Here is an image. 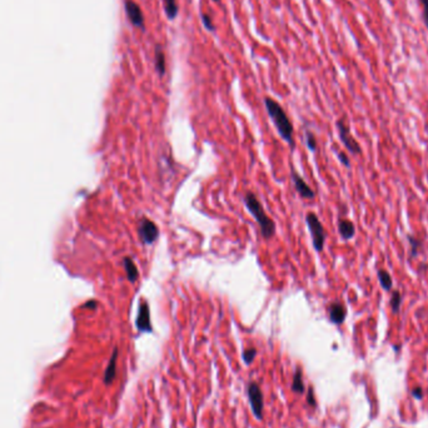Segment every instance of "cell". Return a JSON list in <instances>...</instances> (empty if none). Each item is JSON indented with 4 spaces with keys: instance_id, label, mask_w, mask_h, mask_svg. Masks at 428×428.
Listing matches in <instances>:
<instances>
[{
    "instance_id": "cell-23",
    "label": "cell",
    "mask_w": 428,
    "mask_h": 428,
    "mask_svg": "<svg viewBox=\"0 0 428 428\" xmlns=\"http://www.w3.org/2000/svg\"><path fill=\"white\" fill-rule=\"evenodd\" d=\"M418 3L422 5V17H423V23L428 30V0H418Z\"/></svg>"
},
{
    "instance_id": "cell-20",
    "label": "cell",
    "mask_w": 428,
    "mask_h": 428,
    "mask_svg": "<svg viewBox=\"0 0 428 428\" xmlns=\"http://www.w3.org/2000/svg\"><path fill=\"white\" fill-rule=\"evenodd\" d=\"M255 356H257V350L255 348H248L243 352V361H244L245 365H252V362L254 361Z\"/></svg>"
},
{
    "instance_id": "cell-3",
    "label": "cell",
    "mask_w": 428,
    "mask_h": 428,
    "mask_svg": "<svg viewBox=\"0 0 428 428\" xmlns=\"http://www.w3.org/2000/svg\"><path fill=\"white\" fill-rule=\"evenodd\" d=\"M306 222L307 225H308L309 232H311L314 249H316L317 252H322L325 242L324 227H323V224L321 223V220H319V218L317 217V214H314L313 212H309V213L306 215Z\"/></svg>"
},
{
    "instance_id": "cell-21",
    "label": "cell",
    "mask_w": 428,
    "mask_h": 428,
    "mask_svg": "<svg viewBox=\"0 0 428 428\" xmlns=\"http://www.w3.org/2000/svg\"><path fill=\"white\" fill-rule=\"evenodd\" d=\"M306 144L311 152H316L317 150V139L313 133L309 132V130L306 133Z\"/></svg>"
},
{
    "instance_id": "cell-4",
    "label": "cell",
    "mask_w": 428,
    "mask_h": 428,
    "mask_svg": "<svg viewBox=\"0 0 428 428\" xmlns=\"http://www.w3.org/2000/svg\"><path fill=\"white\" fill-rule=\"evenodd\" d=\"M335 124H337L338 133H339L340 142H342L343 145L347 148L348 152L353 155L361 154V153H362V149H361L357 140H356L355 138H353V135L351 134V129L347 125V123H346L343 119H338Z\"/></svg>"
},
{
    "instance_id": "cell-5",
    "label": "cell",
    "mask_w": 428,
    "mask_h": 428,
    "mask_svg": "<svg viewBox=\"0 0 428 428\" xmlns=\"http://www.w3.org/2000/svg\"><path fill=\"white\" fill-rule=\"evenodd\" d=\"M138 234L144 244H153L159 237V228L153 220L142 218L138 225Z\"/></svg>"
},
{
    "instance_id": "cell-2",
    "label": "cell",
    "mask_w": 428,
    "mask_h": 428,
    "mask_svg": "<svg viewBox=\"0 0 428 428\" xmlns=\"http://www.w3.org/2000/svg\"><path fill=\"white\" fill-rule=\"evenodd\" d=\"M244 204L248 211H249V213L253 215V218L257 220L263 238H265V239H271L274 235V233H276V224H274L273 220L266 214L265 209H263L262 204L258 201L257 197L253 193H250V192H248L244 196Z\"/></svg>"
},
{
    "instance_id": "cell-6",
    "label": "cell",
    "mask_w": 428,
    "mask_h": 428,
    "mask_svg": "<svg viewBox=\"0 0 428 428\" xmlns=\"http://www.w3.org/2000/svg\"><path fill=\"white\" fill-rule=\"evenodd\" d=\"M248 398H249L250 407L258 419H262L263 417V394L261 391L260 386L255 382H250L248 384Z\"/></svg>"
},
{
    "instance_id": "cell-17",
    "label": "cell",
    "mask_w": 428,
    "mask_h": 428,
    "mask_svg": "<svg viewBox=\"0 0 428 428\" xmlns=\"http://www.w3.org/2000/svg\"><path fill=\"white\" fill-rule=\"evenodd\" d=\"M163 7L166 18H168L169 20H174L178 17L179 7L177 0H163Z\"/></svg>"
},
{
    "instance_id": "cell-7",
    "label": "cell",
    "mask_w": 428,
    "mask_h": 428,
    "mask_svg": "<svg viewBox=\"0 0 428 428\" xmlns=\"http://www.w3.org/2000/svg\"><path fill=\"white\" fill-rule=\"evenodd\" d=\"M124 5L127 17L128 19H129V22L132 23V25H134L135 28H139V29L142 30H145L144 14H143L139 5H138L134 0H125Z\"/></svg>"
},
{
    "instance_id": "cell-15",
    "label": "cell",
    "mask_w": 428,
    "mask_h": 428,
    "mask_svg": "<svg viewBox=\"0 0 428 428\" xmlns=\"http://www.w3.org/2000/svg\"><path fill=\"white\" fill-rule=\"evenodd\" d=\"M377 277H378L382 289L386 292H391L392 288H393V279H392L389 272L386 271V269H378L377 271Z\"/></svg>"
},
{
    "instance_id": "cell-19",
    "label": "cell",
    "mask_w": 428,
    "mask_h": 428,
    "mask_svg": "<svg viewBox=\"0 0 428 428\" xmlns=\"http://www.w3.org/2000/svg\"><path fill=\"white\" fill-rule=\"evenodd\" d=\"M292 391L296 392V393L302 394L304 393V383L303 379H302V371L297 370L293 377V383H292Z\"/></svg>"
},
{
    "instance_id": "cell-26",
    "label": "cell",
    "mask_w": 428,
    "mask_h": 428,
    "mask_svg": "<svg viewBox=\"0 0 428 428\" xmlns=\"http://www.w3.org/2000/svg\"><path fill=\"white\" fill-rule=\"evenodd\" d=\"M412 396L416 397L417 399H422V397H423V391H422L421 387H416V388L412 391Z\"/></svg>"
},
{
    "instance_id": "cell-1",
    "label": "cell",
    "mask_w": 428,
    "mask_h": 428,
    "mask_svg": "<svg viewBox=\"0 0 428 428\" xmlns=\"http://www.w3.org/2000/svg\"><path fill=\"white\" fill-rule=\"evenodd\" d=\"M265 106L268 112V115L271 117L272 122L274 123V125H276L277 130H278L282 139L286 140L291 147H293L294 128L293 125H292L287 113L284 112V109L282 108V106L278 103V102L269 98V97L265 98Z\"/></svg>"
},
{
    "instance_id": "cell-9",
    "label": "cell",
    "mask_w": 428,
    "mask_h": 428,
    "mask_svg": "<svg viewBox=\"0 0 428 428\" xmlns=\"http://www.w3.org/2000/svg\"><path fill=\"white\" fill-rule=\"evenodd\" d=\"M291 176H292V181H293V184H294V188H296L297 193H298L302 198L313 199L314 197H316L313 189H312L311 187L304 182V179L302 178V177L299 176L294 169H292Z\"/></svg>"
},
{
    "instance_id": "cell-16",
    "label": "cell",
    "mask_w": 428,
    "mask_h": 428,
    "mask_svg": "<svg viewBox=\"0 0 428 428\" xmlns=\"http://www.w3.org/2000/svg\"><path fill=\"white\" fill-rule=\"evenodd\" d=\"M407 239L409 242V258L414 260V258L418 257L419 252H421L422 247H423V243H422V240L418 237H414L412 234L407 235Z\"/></svg>"
},
{
    "instance_id": "cell-11",
    "label": "cell",
    "mask_w": 428,
    "mask_h": 428,
    "mask_svg": "<svg viewBox=\"0 0 428 428\" xmlns=\"http://www.w3.org/2000/svg\"><path fill=\"white\" fill-rule=\"evenodd\" d=\"M338 232H339L342 239L350 240L355 237L356 227L352 220L347 219V218H340L338 220Z\"/></svg>"
},
{
    "instance_id": "cell-8",
    "label": "cell",
    "mask_w": 428,
    "mask_h": 428,
    "mask_svg": "<svg viewBox=\"0 0 428 428\" xmlns=\"http://www.w3.org/2000/svg\"><path fill=\"white\" fill-rule=\"evenodd\" d=\"M135 327L139 332L143 333H152L153 325L150 321V309L149 304L147 301H142L139 304V309H138V316L135 319Z\"/></svg>"
},
{
    "instance_id": "cell-24",
    "label": "cell",
    "mask_w": 428,
    "mask_h": 428,
    "mask_svg": "<svg viewBox=\"0 0 428 428\" xmlns=\"http://www.w3.org/2000/svg\"><path fill=\"white\" fill-rule=\"evenodd\" d=\"M338 159H339L340 163H342L343 165L346 166V168H350V166H351L350 157H348V155L346 154V153H343V152L338 153Z\"/></svg>"
},
{
    "instance_id": "cell-10",
    "label": "cell",
    "mask_w": 428,
    "mask_h": 428,
    "mask_svg": "<svg viewBox=\"0 0 428 428\" xmlns=\"http://www.w3.org/2000/svg\"><path fill=\"white\" fill-rule=\"evenodd\" d=\"M328 316H329L330 322L333 324H342L346 321V317H347V308L345 307V304L340 303V302H332V303L328 306Z\"/></svg>"
},
{
    "instance_id": "cell-18",
    "label": "cell",
    "mask_w": 428,
    "mask_h": 428,
    "mask_svg": "<svg viewBox=\"0 0 428 428\" xmlns=\"http://www.w3.org/2000/svg\"><path fill=\"white\" fill-rule=\"evenodd\" d=\"M391 299H389V307L393 314H398L401 312L402 306V293L399 291H391Z\"/></svg>"
},
{
    "instance_id": "cell-22",
    "label": "cell",
    "mask_w": 428,
    "mask_h": 428,
    "mask_svg": "<svg viewBox=\"0 0 428 428\" xmlns=\"http://www.w3.org/2000/svg\"><path fill=\"white\" fill-rule=\"evenodd\" d=\"M202 22H203L204 27H206L209 32H214L215 28H214L213 19H212L208 14H202Z\"/></svg>"
},
{
    "instance_id": "cell-25",
    "label": "cell",
    "mask_w": 428,
    "mask_h": 428,
    "mask_svg": "<svg viewBox=\"0 0 428 428\" xmlns=\"http://www.w3.org/2000/svg\"><path fill=\"white\" fill-rule=\"evenodd\" d=\"M307 402H308V404H311L312 407H316V398H314L313 389L312 388H309L308 392H307Z\"/></svg>"
},
{
    "instance_id": "cell-14",
    "label": "cell",
    "mask_w": 428,
    "mask_h": 428,
    "mask_svg": "<svg viewBox=\"0 0 428 428\" xmlns=\"http://www.w3.org/2000/svg\"><path fill=\"white\" fill-rule=\"evenodd\" d=\"M123 266H124L128 281H129L130 283H135V282L138 281V278H139V271H138L134 261L130 257H125L124 260H123Z\"/></svg>"
},
{
    "instance_id": "cell-27",
    "label": "cell",
    "mask_w": 428,
    "mask_h": 428,
    "mask_svg": "<svg viewBox=\"0 0 428 428\" xmlns=\"http://www.w3.org/2000/svg\"><path fill=\"white\" fill-rule=\"evenodd\" d=\"M214 3H220V0H213Z\"/></svg>"
},
{
    "instance_id": "cell-13",
    "label": "cell",
    "mask_w": 428,
    "mask_h": 428,
    "mask_svg": "<svg viewBox=\"0 0 428 428\" xmlns=\"http://www.w3.org/2000/svg\"><path fill=\"white\" fill-rule=\"evenodd\" d=\"M154 66H155V70H157L158 75H159V76L165 75V73H166V59H165V53H164V49L161 48V45H157V47H155Z\"/></svg>"
},
{
    "instance_id": "cell-12",
    "label": "cell",
    "mask_w": 428,
    "mask_h": 428,
    "mask_svg": "<svg viewBox=\"0 0 428 428\" xmlns=\"http://www.w3.org/2000/svg\"><path fill=\"white\" fill-rule=\"evenodd\" d=\"M117 361H118V348H114L112 353V357H110L109 363L107 366L106 373H104V383L107 386L113 383L114 381L115 375H117Z\"/></svg>"
}]
</instances>
